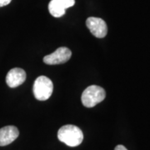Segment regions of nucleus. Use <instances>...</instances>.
<instances>
[{"label":"nucleus","mask_w":150,"mask_h":150,"mask_svg":"<svg viewBox=\"0 0 150 150\" xmlns=\"http://www.w3.org/2000/svg\"><path fill=\"white\" fill-rule=\"evenodd\" d=\"M11 1L12 0H0V7H4V6L9 4Z\"/></svg>","instance_id":"9"},{"label":"nucleus","mask_w":150,"mask_h":150,"mask_svg":"<svg viewBox=\"0 0 150 150\" xmlns=\"http://www.w3.org/2000/svg\"><path fill=\"white\" fill-rule=\"evenodd\" d=\"M58 138L59 141L69 147H77L82 144L83 140V134L79 127L68 124L59 129Z\"/></svg>","instance_id":"1"},{"label":"nucleus","mask_w":150,"mask_h":150,"mask_svg":"<svg viewBox=\"0 0 150 150\" xmlns=\"http://www.w3.org/2000/svg\"><path fill=\"white\" fill-rule=\"evenodd\" d=\"M106 93L104 89L97 85L88 87L81 96L82 103L87 108H93L98 103L102 102L105 98Z\"/></svg>","instance_id":"3"},{"label":"nucleus","mask_w":150,"mask_h":150,"mask_svg":"<svg viewBox=\"0 0 150 150\" xmlns=\"http://www.w3.org/2000/svg\"><path fill=\"white\" fill-rule=\"evenodd\" d=\"M114 150H128L123 145H117L116 146V148L114 149Z\"/></svg>","instance_id":"10"},{"label":"nucleus","mask_w":150,"mask_h":150,"mask_svg":"<svg viewBox=\"0 0 150 150\" xmlns=\"http://www.w3.org/2000/svg\"><path fill=\"white\" fill-rule=\"evenodd\" d=\"M27 75L25 71L19 68H14L9 70L6 76V83L10 88H17L26 80Z\"/></svg>","instance_id":"7"},{"label":"nucleus","mask_w":150,"mask_h":150,"mask_svg":"<svg viewBox=\"0 0 150 150\" xmlns=\"http://www.w3.org/2000/svg\"><path fill=\"white\" fill-rule=\"evenodd\" d=\"M54 84L50 79L46 76H39L35 80L33 87V95L39 101L48 99L53 93Z\"/></svg>","instance_id":"2"},{"label":"nucleus","mask_w":150,"mask_h":150,"mask_svg":"<svg viewBox=\"0 0 150 150\" xmlns=\"http://www.w3.org/2000/svg\"><path fill=\"white\" fill-rule=\"evenodd\" d=\"M72 52L69 48L61 47L55 50L53 54L47 55L43 58V62L48 65L61 64L68 62L71 58Z\"/></svg>","instance_id":"4"},{"label":"nucleus","mask_w":150,"mask_h":150,"mask_svg":"<svg viewBox=\"0 0 150 150\" xmlns=\"http://www.w3.org/2000/svg\"><path fill=\"white\" fill-rule=\"evenodd\" d=\"M86 25L90 30L91 33L98 38H104L108 33V27L106 23L100 18L90 17L86 20Z\"/></svg>","instance_id":"5"},{"label":"nucleus","mask_w":150,"mask_h":150,"mask_svg":"<svg viewBox=\"0 0 150 150\" xmlns=\"http://www.w3.org/2000/svg\"><path fill=\"white\" fill-rule=\"evenodd\" d=\"M19 135V131L15 126H5L0 129V146L10 144Z\"/></svg>","instance_id":"8"},{"label":"nucleus","mask_w":150,"mask_h":150,"mask_svg":"<svg viewBox=\"0 0 150 150\" xmlns=\"http://www.w3.org/2000/svg\"><path fill=\"white\" fill-rule=\"evenodd\" d=\"M75 4V0H51L48 10L52 16L60 18L65 14V11Z\"/></svg>","instance_id":"6"}]
</instances>
